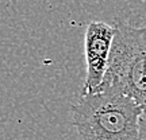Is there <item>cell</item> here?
<instances>
[{"instance_id": "1", "label": "cell", "mask_w": 146, "mask_h": 140, "mask_svg": "<svg viewBox=\"0 0 146 140\" xmlns=\"http://www.w3.org/2000/svg\"><path fill=\"white\" fill-rule=\"evenodd\" d=\"M143 109L125 94L99 90L83 94L72 108L83 140H142Z\"/></svg>"}, {"instance_id": "2", "label": "cell", "mask_w": 146, "mask_h": 140, "mask_svg": "<svg viewBox=\"0 0 146 140\" xmlns=\"http://www.w3.org/2000/svg\"><path fill=\"white\" fill-rule=\"evenodd\" d=\"M115 38L108 69L99 90L125 94L143 109L146 120V27L115 22Z\"/></svg>"}, {"instance_id": "3", "label": "cell", "mask_w": 146, "mask_h": 140, "mask_svg": "<svg viewBox=\"0 0 146 140\" xmlns=\"http://www.w3.org/2000/svg\"><path fill=\"white\" fill-rule=\"evenodd\" d=\"M115 38V27L103 22H91L85 31V63L87 76L83 94L98 92L108 69V61Z\"/></svg>"}]
</instances>
